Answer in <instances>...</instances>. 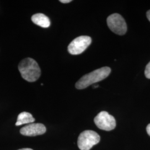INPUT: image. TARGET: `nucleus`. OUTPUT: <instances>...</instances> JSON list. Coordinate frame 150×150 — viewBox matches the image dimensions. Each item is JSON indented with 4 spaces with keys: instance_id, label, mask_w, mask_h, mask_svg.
<instances>
[{
    "instance_id": "1",
    "label": "nucleus",
    "mask_w": 150,
    "mask_h": 150,
    "mask_svg": "<svg viewBox=\"0 0 150 150\" xmlns=\"http://www.w3.org/2000/svg\"><path fill=\"white\" fill-rule=\"evenodd\" d=\"M18 70L22 78L30 82L38 80L41 76L38 62L31 58L22 59L18 64Z\"/></svg>"
},
{
    "instance_id": "2",
    "label": "nucleus",
    "mask_w": 150,
    "mask_h": 150,
    "mask_svg": "<svg viewBox=\"0 0 150 150\" xmlns=\"http://www.w3.org/2000/svg\"><path fill=\"white\" fill-rule=\"evenodd\" d=\"M111 70L108 67H103L84 75L76 83L77 89L82 90L105 79L111 73Z\"/></svg>"
},
{
    "instance_id": "3",
    "label": "nucleus",
    "mask_w": 150,
    "mask_h": 150,
    "mask_svg": "<svg viewBox=\"0 0 150 150\" xmlns=\"http://www.w3.org/2000/svg\"><path fill=\"white\" fill-rule=\"evenodd\" d=\"M100 137L96 132L91 130L83 131L79 136L77 145L81 150H90L99 143Z\"/></svg>"
},
{
    "instance_id": "4",
    "label": "nucleus",
    "mask_w": 150,
    "mask_h": 150,
    "mask_svg": "<svg viewBox=\"0 0 150 150\" xmlns=\"http://www.w3.org/2000/svg\"><path fill=\"white\" fill-rule=\"evenodd\" d=\"M107 25L110 29L118 35H123L127 31V25L124 18L118 13H114L107 18Z\"/></svg>"
},
{
    "instance_id": "5",
    "label": "nucleus",
    "mask_w": 150,
    "mask_h": 150,
    "mask_svg": "<svg viewBox=\"0 0 150 150\" xmlns=\"http://www.w3.org/2000/svg\"><path fill=\"white\" fill-rule=\"evenodd\" d=\"M94 122L98 128L107 131L113 129L116 125L115 118L106 111L99 113L94 118Z\"/></svg>"
},
{
    "instance_id": "6",
    "label": "nucleus",
    "mask_w": 150,
    "mask_h": 150,
    "mask_svg": "<svg viewBox=\"0 0 150 150\" xmlns=\"http://www.w3.org/2000/svg\"><path fill=\"white\" fill-rule=\"evenodd\" d=\"M91 38L87 36H81L74 39L68 46L69 53L73 55L82 54L91 43Z\"/></svg>"
},
{
    "instance_id": "7",
    "label": "nucleus",
    "mask_w": 150,
    "mask_h": 150,
    "mask_svg": "<svg viewBox=\"0 0 150 150\" xmlns=\"http://www.w3.org/2000/svg\"><path fill=\"white\" fill-rule=\"evenodd\" d=\"M46 127L42 123H31L20 129V133L26 136H36L46 132Z\"/></svg>"
},
{
    "instance_id": "8",
    "label": "nucleus",
    "mask_w": 150,
    "mask_h": 150,
    "mask_svg": "<svg viewBox=\"0 0 150 150\" xmlns=\"http://www.w3.org/2000/svg\"><path fill=\"white\" fill-rule=\"evenodd\" d=\"M31 20L35 24L43 28H48L50 26V19L43 13L33 15L31 17Z\"/></svg>"
},
{
    "instance_id": "9",
    "label": "nucleus",
    "mask_w": 150,
    "mask_h": 150,
    "mask_svg": "<svg viewBox=\"0 0 150 150\" xmlns=\"http://www.w3.org/2000/svg\"><path fill=\"white\" fill-rule=\"evenodd\" d=\"M35 119L33 118L30 113L27 112H22L20 113L18 117L16 122V126H20L23 124L32 123L35 122Z\"/></svg>"
},
{
    "instance_id": "10",
    "label": "nucleus",
    "mask_w": 150,
    "mask_h": 150,
    "mask_svg": "<svg viewBox=\"0 0 150 150\" xmlns=\"http://www.w3.org/2000/svg\"><path fill=\"white\" fill-rule=\"evenodd\" d=\"M145 74L146 77L147 79H150V62L147 64L145 71Z\"/></svg>"
},
{
    "instance_id": "11",
    "label": "nucleus",
    "mask_w": 150,
    "mask_h": 150,
    "mask_svg": "<svg viewBox=\"0 0 150 150\" xmlns=\"http://www.w3.org/2000/svg\"><path fill=\"white\" fill-rule=\"evenodd\" d=\"M72 1L71 0H60L59 2L63 3V4H67V3H70Z\"/></svg>"
},
{
    "instance_id": "12",
    "label": "nucleus",
    "mask_w": 150,
    "mask_h": 150,
    "mask_svg": "<svg viewBox=\"0 0 150 150\" xmlns=\"http://www.w3.org/2000/svg\"><path fill=\"white\" fill-rule=\"evenodd\" d=\"M146 130H147V132L150 136V123L146 127Z\"/></svg>"
},
{
    "instance_id": "13",
    "label": "nucleus",
    "mask_w": 150,
    "mask_h": 150,
    "mask_svg": "<svg viewBox=\"0 0 150 150\" xmlns=\"http://www.w3.org/2000/svg\"><path fill=\"white\" fill-rule=\"evenodd\" d=\"M147 17L150 21V10L147 12Z\"/></svg>"
},
{
    "instance_id": "14",
    "label": "nucleus",
    "mask_w": 150,
    "mask_h": 150,
    "mask_svg": "<svg viewBox=\"0 0 150 150\" xmlns=\"http://www.w3.org/2000/svg\"><path fill=\"white\" fill-rule=\"evenodd\" d=\"M18 150H33L31 149H28V148H26V149H22Z\"/></svg>"
},
{
    "instance_id": "15",
    "label": "nucleus",
    "mask_w": 150,
    "mask_h": 150,
    "mask_svg": "<svg viewBox=\"0 0 150 150\" xmlns=\"http://www.w3.org/2000/svg\"><path fill=\"white\" fill-rule=\"evenodd\" d=\"M98 87V85H95V86H93V88H97Z\"/></svg>"
}]
</instances>
